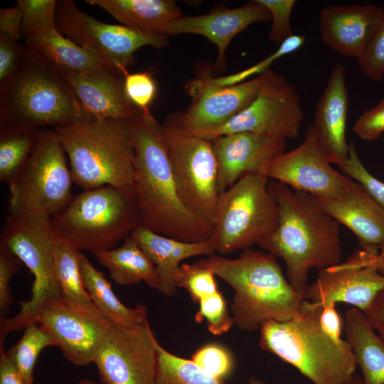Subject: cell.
Masks as SVG:
<instances>
[{
	"mask_svg": "<svg viewBox=\"0 0 384 384\" xmlns=\"http://www.w3.org/2000/svg\"><path fill=\"white\" fill-rule=\"evenodd\" d=\"M23 46L18 40L0 32V82L10 77L17 68Z\"/></svg>",
	"mask_w": 384,
	"mask_h": 384,
	"instance_id": "45",
	"label": "cell"
},
{
	"mask_svg": "<svg viewBox=\"0 0 384 384\" xmlns=\"http://www.w3.org/2000/svg\"><path fill=\"white\" fill-rule=\"evenodd\" d=\"M124 88L129 100L138 109L149 110L156 95V85L151 72L127 73L124 77Z\"/></svg>",
	"mask_w": 384,
	"mask_h": 384,
	"instance_id": "39",
	"label": "cell"
},
{
	"mask_svg": "<svg viewBox=\"0 0 384 384\" xmlns=\"http://www.w3.org/2000/svg\"><path fill=\"white\" fill-rule=\"evenodd\" d=\"M22 28L23 14L16 4L0 9V32L18 41L23 37Z\"/></svg>",
	"mask_w": 384,
	"mask_h": 384,
	"instance_id": "47",
	"label": "cell"
},
{
	"mask_svg": "<svg viewBox=\"0 0 384 384\" xmlns=\"http://www.w3.org/2000/svg\"><path fill=\"white\" fill-rule=\"evenodd\" d=\"M54 264L61 293L75 301L93 304L82 279L80 251L68 242L57 239L54 250Z\"/></svg>",
	"mask_w": 384,
	"mask_h": 384,
	"instance_id": "34",
	"label": "cell"
},
{
	"mask_svg": "<svg viewBox=\"0 0 384 384\" xmlns=\"http://www.w3.org/2000/svg\"><path fill=\"white\" fill-rule=\"evenodd\" d=\"M131 235L154 264L160 280L159 292L168 297L176 293L175 275L183 260L198 255L210 256L215 252L208 240L185 242L141 226L137 227Z\"/></svg>",
	"mask_w": 384,
	"mask_h": 384,
	"instance_id": "26",
	"label": "cell"
},
{
	"mask_svg": "<svg viewBox=\"0 0 384 384\" xmlns=\"http://www.w3.org/2000/svg\"><path fill=\"white\" fill-rule=\"evenodd\" d=\"M344 263L348 266L356 267H372L384 274V257L378 255H371L361 250H356L344 261Z\"/></svg>",
	"mask_w": 384,
	"mask_h": 384,
	"instance_id": "49",
	"label": "cell"
},
{
	"mask_svg": "<svg viewBox=\"0 0 384 384\" xmlns=\"http://www.w3.org/2000/svg\"><path fill=\"white\" fill-rule=\"evenodd\" d=\"M348 159L341 165L343 174L362 185L368 194L384 210V183L374 177L361 161L353 142H349Z\"/></svg>",
	"mask_w": 384,
	"mask_h": 384,
	"instance_id": "38",
	"label": "cell"
},
{
	"mask_svg": "<svg viewBox=\"0 0 384 384\" xmlns=\"http://www.w3.org/2000/svg\"><path fill=\"white\" fill-rule=\"evenodd\" d=\"M321 308L304 299L291 319L265 321L259 329V346L313 384H346L354 375L355 358L346 340L337 342L322 330Z\"/></svg>",
	"mask_w": 384,
	"mask_h": 384,
	"instance_id": "5",
	"label": "cell"
},
{
	"mask_svg": "<svg viewBox=\"0 0 384 384\" xmlns=\"http://www.w3.org/2000/svg\"><path fill=\"white\" fill-rule=\"evenodd\" d=\"M158 359L155 384H225L201 369L191 359L171 353L159 342L156 345ZM248 384H265L252 377Z\"/></svg>",
	"mask_w": 384,
	"mask_h": 384,
	"instance_id": "32",
	"label": "cell"
},
{
	"mask_svg": "<svg viewBox=\"0 0 384 384\" xmlns=\"http://www.w3.org/2000/svg\"><path fill=\"white\" fill-rule=\"evenodd\" d=\"M54 130L69 159L74 183L83 190L132 188L134 150L126 119L88 114Z\"/></svg>",
	"mask_w": 384,
	"mask_h": 384,
	"instance_id": "6",
	"label": "cell"
},
{
	"mask_svg": "<svg viewBox=\"0 0 384 384\" xmlns=\"http://www.w3.org/2000/svg\"><path fill=\"white\" fill-rule=\"evenodd\" d=\"M344 327L363 384H384V338L375 332L365 314L354 307L348 310Z\"/></svg>",
	"mask_w": 384,
	"mask_h": 384,
	"instance_id": "28",
	"label": "cell"
},
{
	"mask_svg": "<svg viewBox=\"0 0 384 384\" xmlns=\"http://www.w3.org/2000/svg\"><path fill=\"white\" fill-rule=\"evenodd\" d=\"M269 11L272 26L268 39L271 43L281 44L292 36L291 15L296 4L294 0H259Z\"/></svg>",
	"mask_w": 384,
	"mask_h": 384,
	"instance_id": "40",
	"label": "cell"
},
{
	"mask_svg": "<svg viewBox=\"0 0 384 384\" xmlns=\"http://www.w3.org/2000/svg\"><path fill=\"white\" fill-rule=\"evenodd\" d=\"M334 303L321 306L319 323L322 330L337 342H342V321Z\"/></svg>",
	"mask_w": 384,
	"mask_h": 384,
	"instance_id": "46",
	"label": "cell"
},
{
	"mask_svg": "<svg viewBox=\"0 0 384 384\" xmlns=\"http://www.w3.org/2000/svg\"><path fill=\"white\" fill-rule=\"evenodd\" d=\"M348 112L345 68L342 64H336L331 70L317 102L312 127L329 161L338 166L348 156L349 142L346 134Z\"/></svg>",
	"mask_w": 384,
	"mask_h": 384,
	"instance_id": "24",
	"label": "cell"
},
{
	"mask_svg": "<svg viewBox=\"0 0 384 384\" xmlns=\"http://www.w3.org/2000/svg\"><path fill=\"white\" fill-rule=\"evenodd\" d=\"M317 198L328 214L355 235L359 250L384 257V210L361 184L351 180L337 198Z\"/></svg>",
	"mask_w": 384,
	"mask_h": 384,
	"instance_id": "23",
	"label": "cell"
},
{
	"mask_svg": "<svg viewBox=\"0 0 384 384\" xmlns=\"http://www.w3.org/2000/svg\"><path fill=\"white\" fill-rule=\"evenodd\" d=\"M265 72L230 86H215L207 83L203 77L196 78L186 85L192 98L189 107L175 117H169L166 121L188 133L220 127L255 100L265 80Z\"/></svg>",
	"mask_w": 384,
	"mask_h": 384,
	"instance_id": "18",
	"label": "cell"
},
{
	"mask_svg": "<svg viewBox=\"0 0 384 384\" xmlns=\"http://www.w3.org/2000/svg\"><path fill=\"white\" fill-rule=\"evenodd\" d=\"M78 384H100V383L92 381L91 380L83 379V380H80L78 383Z\"/></svg>",
	"mask_w": 384,
	"mask_h": 384,
	"instance_id": "52",
	"label": "cell"
},
{
	"mask_svg": "<svg viewBox=\"0 0 384 384\" xmlns=\"http://www.w3.org/2000/svg\"><path fill=\"white\" fill-rule=\"evenodd\" d=\"M93 255L118 284L129 286L144 282L159 292L160 280L155 265L131 235L119 247Z\"/></svg>",
	"mask_w": 384,
	"mask_h": 384,
	"instance_id": "29",
	"label": "cell"
},
{
	"mask_svg": "<svg viewBox=\"0 0 384 384\" xmlns=\"http://www.w3.org/2000/svg\"><path fill=\"white\" fill-rule=\"evenodd\" d=\"M215 275L201 260L181 265L175 275L177 287L187 290L196 302L218 291Z\"/></svg>",
	"mask_w": 384,
	"mask_h": 384,
	"instance_id": "35",
	"label": "cell"
},
{
	"mask_svg": "<svg viewBox=\"0 0 384 384\" xmlns=\"http://www.w3.org/2000/svg\"><path fill=\"white\" fill-rule=\"evenodd\" d=\"M268 187L277 206L278 221L258 245L283 260L289 282L304 295L311 269L321 270L341 262L340 224L316 196L273 180Z\"/></svg>",
	"mask_w": 384,
	"mask_h": 384,
	"instance_id": "2",
	"label": "cell"
},
{
	"mask_svg": "<svg viewBox=\"0 0 384 384\" xmlns=\"http://www.w3.org/2000/svg\"><path fill=\"white\" fill-rule=\"evenodd\" d=\"M363 313L374 330L384 338V289Z\"/></svg>",
	"mask_w": 384,
	"mask_h": 384,
	"instance_id": "48",
	"label": "cell"
},
{
	"mask_svg": "<svg viewBox=\"0 0 384 384\" xmlns=\"http://www.w3.org/2000/svg\"><path fill=\"white\" fill-rule=\"evenodd\" d=\"M85 1L104 9L122 25L151 35L166 36L169 25L182 16L180 7L172 0Z\"/></svg>",
	"mask_w": 384,
	"mask_h": 384,
	"instance_id": "27",
	"label": "cell"
},
{
	"mask_svg": "<svg viewBox=\"0 0 384 384\" xmlns=\"http://www.w3.org/2000/svg\"><path fill=\"white\" fill-rule=\"evenodd\" d=\"M270 20L268 9L259 0H254L237 8L218 9L199 16H182L169 25L165 35L189 33L206 38L217 47L214 68L220 72L225 68V53L233 38L254 23Z\"/></svg>",
	"mask_w": 384,
	"mask_h": 384,
	"instance_id": "21",
	"label": "cell"
},
{
	"mask_svg": "<svg viewBox=\"0 0 384 384\" xmlns=\"http://www.w3.org/2000/svg\"><path fill=\"white\" fill-rule=\"evenodd\" d=\"M23 262L7 247L0 243V319L7 318L14 302L10 283Z\"/></svg>",
	"mask_w": 384,
	"mask_h": 384,
	"instance_id": "42",
	"label": "cell"
},
{
	"mask_svg": "<svg viewBox=\"0 0 384 384\" xmlns=\"http://www.w3.org/2000/svg\"><path fill=\"white\" fill-rule=\"evenodd\" d=\"M353 132L364 141L378 139L384 132V99L364 110L356 121Z\"/></svg>",
	"mask_w": 384,
	"mask_h": 384,
	"instance_id": "44",
	"label": "cell"
},
{
	"mask_svg": "<svg viewBox=\"0 0 384 384\" xmlns=\"http://www.w3.org/2000/svg\"><path fill=\"white\" fill-rule=\"evenodd\" d=\"M39 384H44V383H39Z\"/></svg>",
	"mask_w": 384,
	"mask_h": 384,
	"instance_id": "53",
	"label": "cell"
},
{
	"mask_svg": "<svg viewBox=\"0 0 384 384\" xmlns=\"http://www.w3.org/2000/svg\"><path fill=\"white\" fill-rule=\"evenodd\" d=\"M56 240L51 218L34 213H9L0 243L21 260L34 279L31 297L21 302L18 313L0 319V345H4L10 332L36 322L43 304L61 294L54 264Z\"/></svg>",
	"mask_w": 384,
	"mask_h": 384,
	"instance_id": "8",
	"label": "cell"
},
{
	"mask_svg": "<svg viewBox=\"0 0 384 384\" xmlns=\"http://www.w3.org/2000/svg\"><path fill=\"white\" fill-rule=\"evenodd\" d=\"M65 155L54 129H40L28 160L9 183V213L51 218L66 207L73 181Z\"/></svg>",
	"mask_w": 384,
	"mask_h": 384,
	"instance_id": "10",
	"label": "cell"
},
{
	"mask_svg": "<svg viewBox=\"0 0 384 384\" xmlns=\"http://www.w3.org/2000/svg\"><path fill=\"white\" fill-rule=\"evenodd\" d=\"M0 384H26L4 349L0 350Z\"/></svg>",
	"mask_w": 384,
	"mask_h": 384,
	"instance_id": "50",
	"label": "cell"
},
{
	"mask_svg": "<svg viewBox=\"0 0 384 384\" xmlns=\"http://www.w3.org/2000/svg\"><path fill=\"white\" fill-rule=\"evenodd\" d=\"M268 183L264 176L247 175L220 193L208 240L215 252L248 249L272 233L278 208Z\"/></svg>",
	"mask_w": 384,
	"mask_h": 384,
	"instance_id": "9",
	"label": "cell"
},
{
	"mask_svg": "<svg viewBox=\"0 0 384 384\" xmlns=\"http://www.w3.org/2000/svg\"><path fill=\"white\" fill-rule=\"evenodd\" d=\"M80 267L84 286L97 309L114 324L134 327L147 319L145 305L134 308L124 305L113 292L111 283L82 252H80Z\"/></svg>",
	"mask_w": 384,
	"mask_h": 384,
	"instance_id": "30",
	"label": "cell"
},
{
	"mask_svg": "<svg viewBox=\"0 0 384 384\" xmlns=\"http://www.w3.org/2000/svg\"><path fill=\"white\" fill-rule=\"evenodd\" d=\"M86 115L58 67L24 44L17 68L0 82V123L54 129Z\"/></svg>",
	"mask_w": 384,
	"mask_h": 384,
	"instance_id": "4",
	"label": "cell"
},
{
	"mask_svg": "<svg viewBox=\"0 0 384 384\" xmlns=\"http://www.w3.org/2000/svg\"><path fill=\"white\" fill-rule=\"evenodd\" d=\"M220 193L247 175L267 177L272 160L284 151L286 141L253 132H237L212 140Z\"/></svg>",
	"mask_w": 384,
	"mask_h": 384,
	"instance_id": "19",
	"label": "cell"
},
{
	"mask_svg": "<svg viewBox=\"0 0 384 384\" xmlns=\"http://www.w3.org/2000/svg\"><path fill=\"white\" fill-rule=\"evenodd\" d=\"M16 5L23 14L25 44L44 55L59 70L88 77L120 75L94 51L60 32L56 24L57 1L18 0Z\"/></svg>",
	"mask_w": 384,
	"mask_h": 384,
	"instance_id": "16",
	"label": "cell"
},
{
	"mask_svg": "<svg viewBox=\"0 0 384 384\" xmlns=\"http://www.w3.org/2000/svg\"><path fill=\"white\" fill-rule=\"evenodd\" d=\"M157 343L148 319L131 328L113 324L92 361L102 384H155Z\"/></svg>",
	"mask_w": 384,
	"mask_h": 384,
	"instance_id": "15",
	"label": "cell"
},
{
	"mask_svg": "<svg viewBox=\"0 0 384 384\" xmlns=\"http://www.w3.org/2000/svg\"><path fill=\"white\" fill-rule=\"evenodd\" d=\"M40 129L0 123V180L9 183L28 160Z\"/></svg>",
	"mask_w": 384,
	"mask_h": 384,
	"instance_id": "31",
	"label": "cell"
},
{
	"mask_svg": "<svg viewBox=\"0 0 384 384\" xmlns=\"http://www.w3.org/2000/svg\"><path fill=\"white\" fill-rule=\"evenodd\" d=\"M383 289L384 274L375 268L340 262L319 270L316 280L307 285L303 296L317 306L342 302L364 312Z\"/></svg>",
	"mask_w": 384,
	"mask_h": 384,
	"instance_id": "20",
	"label": "cell"
},
{
	"mask_svg": "<svg viewBox=\"0 0 384 384\" xmlns=\"http://www.w3.org/2000/svg\"><path fill=\"white\" fill-rule=\"evenodd\" d=\"M331 164L309 125L299 145L272 160L267 178L317 198H335L343 193L351 179Z\"/></svg>",
	"mask_w": 384,
	"mask_h": 384,
	"instance_id": "17",
	"label": "cell"
},
{
	"mask_svg": "<svg viewBox=\"0 0 384 384\" xmlns=\"http://www.w3.org/2000/svg\"><path fill=\"white\" fill-rule=\"evenodd\" d=\"M59 71L89 115L98 119H127L136 112L137 108L126 96L123 77H88Z\"/></svg>",
	"mask_w": 384,
	"mask_h": 384,
	"instance_id": "25",
	"label": "cell"
},
{
	"mask_svg": "<svg viewBox=\"0 0 384 384\" xmlns=\"http://www.w3.org/2000/svg\"><path fill=\"white\" fill-rule=\"evenodd\" d=\"M56 24L61 33L94 51L122 77L134 64L136 50L143 46L162 48L169 43L166 36L101 22L81 11L73 0L57 1Z\"/></svg>",
	"mask_w": 384,
	"mask_h": 384,
	"instance_id": "13",
	"label": "cell"
},
{
	"mask_svg": "<svg viewBox=\"0 0 384 384\" xmlns=\"http://www.w3.org/2000/svg\"><path fill=\"white\" fill-rule=\"evenodd\" d=\"M255 100L223 125L190 133L213 140L237 132H253L283 140L296 139L304 119L300 97L294 84L269 68Z\"/></svg>",
	"mask_w": 384,
	"mask_h": 384,
	"instance_id": "12",
	"label": "cell"
},
{
	"mask_svg": "<svg viewBox=\"0 0 384 384\" xmlns=\"http://www.w3.org/2000/svg\"><path fill=\"white\" fill-rule=\"evenodd\" d=\"M36 322L53 338L55 346L71 363H92L95 352L114 323L94 304H84L62 293L47 300Z\"/></svg>",
	"mask_w": 384,
	"mask_h": 384,
	"instance_id": "14",
	"label": "cell"
},
{
	"mask_svg": "<svg viewBox=\"0 0 384 384\" xmlns=\"http://www.w3.org/2000/svg\"><path fill=\"white\" fill-rule=\"evenodd\" d=\"M346 384H363V380L362 377L354 374Z\"/></svg>",
	"mask_w": 384,
	"mask_h": 384,
	"instance_id": "51",
	"label": "cell"
},
{
	"mask_svg": "<svg viewBox=\"0 0 384 384\" xmlns=\"http://www.w3.org/2000/svg\"><path fill=\"white\" fill-rule=\"evenodd\" d=\"M134 150L132 190L139 226L179 240L208 241L213 225L190 211L176 191L162 125L150 110L126 119Z\"/></svg>",
	"mask_w": 384,
	"mask_h": 384,
	"instance_id": "1",
	"label": "cell"
},
{
	"mask_svg": "<svg viewBox=\"0 0 384 384\" xmlns=\"http://www.w3.org/2000/svg\"><path fill=\"white\" fill-rule=\"evenodd\" d=\"M292 53L290 46L285 41L279 45V48L271 55L242 71L220 77H203L205 81L215 86H230L239 84L249 80L252 76H257L269 68L277 59Z\"/></svg>",
	"mask_w": 384,
	"mask_h": 384,
	"instance_id": "43",
	"label": "cell"
},
{
	"mask_svg": "<svg viewBox=\"0 0 384 384\" xmlns=\"http://www.w3.org/2000/svg\"><path fill=\"white\" fill-rule=\"evenodd\" d=\"M57 239L93 255L114 248L139 226L132 188L104 186L83 190L51 218Z\"/></svg>",
	"mask_w": 384,
	"mask_h": 384,
	"instance_id": "7",
	"label": "cell"
},
{
	"mask_svg": "<svg viewBox=\"0 0 384 384\" xmlns=\"http://www.w3.org/2000/svg\"><path fill=\"white\" fill-rule=\"evenodd\" d=\"M162 130L181 201L190 211L213 225L220 196L213 142L167 121Z\"/></svg>",
	"mask_w": 384,
	"mask_h": 384,
	"instance_id": "11",
	"label": "cell"
},
{
	"mask_svg": "<svg viewBox=\"0 0 384 384\" xmlns=\"http://www.w3.org/2000/svg\"><path fill=\"white\" fill-rule=\"evenodd\" d=\"M198 304L199 309L195 315V321L201 323L205 320L212 334L222 335L228 332L234 324L226 301L219 290L203 297Z\"/></svg>",
	"mask_w": 384,
	"mask_h": 384,
	"instance_id": "36",
	"label": "cell"
},
{
	"mask_svg": "<svg viewBox=\"0 0 384 384\" xmlns=\"http://www.w3.org/2000/svg\"><path fill=\"white\" fill-rule=\"evenodd\" d=\"M384 14L375 4L331 5L319 13L322 41L341 55L359 59L370 44Z\"/></svg>",
	"mask_w": 384,
	"mask_h": 384,
	"instance_id": "22",
	"label": "cell"
},
{
	"mask_svg": "<svg viewBox=\"0 0 384 384\" xmlns=\"http://www.w3.org/2000/svg\"><path fill=\"white\" fill-rule=\"evenodd\" d=\"M191 360L203 371L222 380L230 374L234 366L230 353L216 343L203 346L195 351Z\"/></svg>",
	"mask_w": 384,
	"mask_h": 384,
	"instance_id": "37",
	"label": "cell"
},
{
	"mask_svg": "<svg viewBox=\"0 0 384 384\" xmlns=\"http://www.w3.org/2000/svg\"><path fill=\"white\" fill-rule=\"evenodd\" d=\"M201 261L233 289L232 317L242 331H257L267 321L289 320L301 309L303 295L269 252L248 248L235 259L213 254Z\"/></svg>",
	"mask_w": 384,
	"mask_h": 384,
	"instance_id": "3",
	"label": "cell"
},
{
	"mask_svg": "<svg viewBox=\"0 0 384 384\" xmlns=\"http://www.w3.org/2000/svg\"><path fill=\"white\" fill-rule=\"evenodd\" d=\"M20 339L6 351L26 384H33V370L41 351L55 346L50 334L38 323L32 322L23 329Z\"/></svg>",
	"mask_w": 384,
	"mask_h": 384,
	"instance_id": "33",
	"label": "cell"
},
{
	"mask_svg": "<svg viewBox=\"0 0 384 384\" xmlns=\"http://www.w3.org/2000/svg\"><path fill=\"white\" fill-rule=\"evenodd\" d=\"M358 68L368 79H384V14L367 49L358 59Z\"/></svg>",
	"mask_w": 384,
	"mask_h": 384,
	"instance_id": "41",
	"label": "cell"
}]
</instances>
